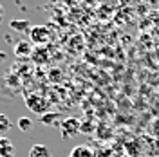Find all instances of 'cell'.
I'll return each mask as SVG.
<instances>
[{"label":"cell","mask_w":159,"mask_h":157,"mask_svg":"<svg viewBox=\"0 0 159 157\" xmlns=\"http://www.w3.org/2000/svg\"><path fill=\"white\" fill-rule=\"evenodd\" d=\"M80 125H81L80 119L67 118V119H63V121H60V130H61V134H63L65 139H70L76 132H80Z\"/></svg>","instance_id":"obj_1"},{"label":"cell","mask_w":159,"mask_h":157,"mask_svg":"<svg viewBox=\"0 0 159 157\" xmlns=\"http://www.w3.org/2000/svg\"><path fill=\"white\" fill-rule=\"evenodd\" d=\"M29 36H31V40H33L34 43L43 45V43H47V42L51 40V33H49V29H47L45 25H34V27L29 29Z\"/></svg>","instance_id":"obj_2"},{"label":"cell","mask_w":159,"mask_h":157,"mask_svg":"<svg viewBox=\"0 0 159 157\" xmlns=\"http://www.w3.org/2000/svg\"><path fill=\"white\" fill-rule=\"evenodd\" d=\"M27 107L33 112H36V114H43L47 110V103L42 98H38V96H33V98H27Z\"/></svg>","instance_id":"obj_3"},{"label":"cell","mask_w":159,"mask_h":157,"mask_svg":"<svg viewBox=\"0 0 159 157\" xmlns=\"http://www.w3.org/2000/svg\"><path fill=\"white\" fill-rule=\"evenodd\" d=\"M15 155H16L15 145L7 137H0V157H15Z\"/></svg>","instance_id":"obj_4"},{"label":"cell","mask_w":159,"mask_h":157,"mask_svg":"<svg viewBox=\"0 0 159 157\" xmlns=\"http://www.w3.org/2000/svg\"><path fill=\"white\" fill-rule=\"evenodd\" d=\"M31 52H33V47H31V43L27 40H20V42L15 43V54L18 58H25V56H29Z\"/></svg>","instance_id":"obj_5"},{"label":"cell","mask_w":159,"mask_h":157,"mask_svg":"<svg viewBox=\"0 0 159 157\" xmlns=\"http://www.w3.org/2000/svg\"><path fill=\"white\" fill-rule=\"evenodd\" d=\"M29 157H51V152L45 145H33L29 148Z\"/></svg>","instance_id":"obj_6"},{"label":"cell","mask_w":159,"mask_h":157,"mask_svg":"<svg viewBox=\"0 0 159 157\" xmlns=\"http://www.w3.org/2000/svg\"><path fill=\"white\" fill-rule=\"evenodd\" d=\"M70 157H94V154H92V150H90L89 146H85V145H78V146L72 148Z\"/></svg>","instance_id":"obj_7"},{"label":"cell","mask_w":159,"mask_h":157,"mask_svg":"<svg viewBox=\"0 0 159 157\" xmlns=\"http://www.w3.org/2000/svg\"><path fill=\"white\" fill-rule=\"evenodd\" d=\"M9 27L13 31H18V33H29V29H31V25H29L27 20H11Z\"/></svg>","instance_id":"obj_8"},{"label":"cell","mask_w":159,"mask_h":157,"mask_svg":"<svg viewBox=\"0 0 159 157\" xmlns=\"http://www.w3.org/2000/svg\"><path fill=\"white\" fill-rule=\"evenodd\" d=\"M11 127H13V125H11L9 118H7L6 114H0V137L6 136V134L11 130Z\"/></svg>","instance_id":"obj_9"},{"label":"cell","mask_w":159,"mask_h":157,"mask_svg":"<svg viewBox=\"0 0 159 157\" xmlns=\"http://www.w3.org/2000/svg\"><path fill=\"white\" fill-rule=\"evenodd\" d=\"M16 127H18L22 132H29L31 128H33V121H31L29 118H20L18 121H16Z\"/></svg>","instance_id":"obj_10"},{"label":"cell","mask_w":159,"mask_h":157,"mask_svg":"<svg viewBox=\"0 0 159 157\" xmlns=\"http://www.w3.org/2000/svg\"><path fill=\"white\" fill-rule=\"evenodd\" d=\"M52 119H60V116L58 114H43V116H42V123H43V125H54Z\"/></svg>","instance_id":"obj_11"},{"label":"cell","mask_w":159,"mask_h":157,"mask_svg":"<svg viewBox=\"0 0 159 157\" xmlns=\"http://www.w3.org/2000/svg\"><path fill=\"white\" fill-rule=\"evenodd\" d=\"M4 61H7V54L4 51H0V63H4Z\"/></svg>","instance_id":"obj_12"},{"label":"cell","mask_w":159,"mask_h":157,"mask_svg":"<svg viewBox=\"0 0 159 157\" xmlns=\"http://www.w3.org/2000/svg\"><path fill=\"white\" fill-rule=\"evenodd\" d=\"M4 13H6V11H4V6L0 4V24L4 22Z\"/></svg>","instance_id":"obj_13"},{"label":"cell","mask_w":159,"mask_h":157,"mask_svg":"<svg viewBox=\"0 0 159 157\" xmlns=\"http://www.w3.org/2000/svg\"><path fill=\"white\" fill-rule=\"evenodd\" d=\"M51 157H52V155H51Z\"/></svg>","instance_id":"obj_14"}]
</instances>
